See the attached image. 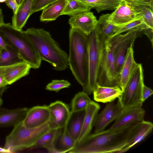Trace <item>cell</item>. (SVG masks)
<instances>
[{
  "label": "cell",
  "instance_id": "cell-1",
  "mask_svg": "<svg viewBox=\"0 0 153 153\" xmlns=\"http://www.w3.org/2000/svg\"><path fill=\"white\" fill-rule=\"evenodd\" d=\"M134 124L90 134L68 153H118L126 146L129 133Z\"/></svg>",
  "mask_w": 153,
  "mask_h": 153
},
{
  "label": "cell",
  "instance_id": "cell-2",
  "mask_svg": "<svg viewBox=\"0 0 153 153\" xmlns=\"http://www.w3.org/2000/svg\"><path fill=\"white\" fill-rule=\"evenodd\" d=\"M68 66L75 79L88 95V36L70 27L69 31Z\"/></svg>",
  "mask_w": 153,
  "mask_h": 153
},
{
  "label": "cell",
  "instance_id": "cell-3",
  "mask_svg": "<svg viewBox=\"0 0 153 153\" xmlns=\"http://www.w3.org/2000/svg\"><path fill=\"white\" fill-rule=\"evenodd\" d=\"M42 60L49 63L58 71L68 68V55L53 39L49 32L42 28L31 27L23 31Z\"/></svg>",
  "mask_w": 153,
  "mask_h": 153
},
{
  "label": "cell",
  "instance_id": "cell-4",
  "mask_svg": "<svg viewBox=\"0 0 153 153\" xmlns=\"http://www.w3.org/2000/svg\"><path fill=\"white\" fill-rule=\"evenodd\" d=\"M0 35L6 45L13 48L31 68L40 67L42 60L23 31L16 29L10 23H4L0 26Z\"/></svg>",
  "mask_w": 153,
  "mask_h": 153
},
{
  "label": "cell",
  "instance_id": "cell-5",
  "mask_svg": "<svg viewBox=\"0 0 153 153\" xmlns=\"http://www.w3.org/2000/svg\"><path fill=\"white\" fill-rule=\"evenodd\" d=\"M23 122L14 126L6 137L4 148L10 153L31 148L44 134L50 129L48 123L38 127L30 128L25 127Z\"/></svg>",
  "mask_w": 153,
  "mask_h": 153
},
{
  "label": "cell",
  "instance_id": "cell-6",
  "mask_svg": "<svg viewBox=\"0 0 153 153\" xmlns=\"http://www.w3.org/2000/svg\"><path fill=\"white\" fill-rule=\"evenodd\" d=\"M88 37V85L92 94L97 83L98 70L106 40L99 33L97 25Z\"/></svg>",
  "mask_w": 153,
  "mask_h": 153
},
{
  "label": "cell",
  "instance_id": "cell-7",
  "mask_svg": "<svg viewBox=\"0 0 153 153\" xmlns=\"http://www.w3.org/2000/svg\"><path fill=\"white\" fill-rule=\"evenodd\" d=\"M144 84L143 67L141 64H138L122 95L118 98V102L123 109L142 106L144 102L142 91Z\"/></svg>",
  "mask_w": 153,
  "mask_h": 153
},
{
  "label": "cell",
  "instance_id": "cell-8",
  "mask_svg": "<svg viewBox=\"0 0 153 153\" xmlns=\"http://www.w3.org/2000/svg\"><path fill=\"white\" fill-rule=\"evenodd\" d=\"M147 27L146 25L130 30L123 34H118L106 40L114 48L115 70L119 74L125 59L128 49L133 46L136 38L141 36L143 30Z\"/></svg>",
  "mask_w": 153,
  "mask_h": 153
},
{
  "label": "cell",
  "instance_id": "cell-9",
  "mask_svg": "<svg viewBox=\"0 0 153 153\" xmlns=\"http://www.w3.org/2000/svg\"><path fill=\"white\" fill-rule=\"evenodd\" d=\"M114 48L106 41L98 70L97 83L104 86L117 85L118 73L114 65Z\"/></svg>",
  "mask_w": 153,
  "mask_h": 153
},
{
  "label": "cell",
  "instance_id": "cell-10",
  "mask_svg": "<svg viewBox=\"0 0 153 153\" xmlns=\"http://www.w3.org/2000/svg\"><path fill=\"white\" fill-rule=\"evenodd\" d=\"M142 6H135L123 0L113 12L109 14L107 21L118 26L125 25L142 16Z\"/></svg>",
  "mask_w": 153,
  "mask_h": 153
},
{
  "label": "cell",
  "instance_id": "cell-11",
  "mask_svg": "<svg viewBox=\"0 0 153 153\" xmlns=\"http://www.w3.org/2000/svg\"><path fill=\"white\" fill-rule=\"evenodd\" d=\"M48 106L50 117L48 123L50 129L64 127L71 114L68 105L61 101H56L51 103Z\"/></svg>",
  "mask_w": 153,
  "mask_h": 153
},
{
  "label": "cell",
  "instance_id": "cell-12",
  "mask_svg": "<svg viewBox=\"0 0 153 153\" xmlns=\"http://www.w3.org/2000/svg\"><path fill=\"white\" fill-rule=\"evenodd\" d=\"M123 110L118 102L116 103L113 101L108 102L103 110L98 113L96 117L93 125L94 133L104 130L110 123L118 117Z\"/></svg>",
  "mask_w": 153,
  "mask_h": 153
},
{
  "label": "cell",
  "instance_id": "cell-13",
  "mask_svg": "<svg viewBox=\"0 0 153 153\" xmlns=\"http://www.w3.org/2000/svg\"><path fill=\"white\" fill-rule=\"evenodd\" d=\"M153 128V123L144 120L134 124L129 133L126 146L118 153L127 151L134 145L144 140L152 132Z\"/></svg>",
  "mask_w": 153,
  "mask_h": 153
},
{
  "label": "cell",
  "instance_id": "cell-14",
  "mask_svg": "<svg viewBox=\"0 0 153 153\" xmlns=\"http://www.w3.org/2000/svg\"><path fill=\"white\" fill-rule=\"evenodd\" d=\"M145 111L142 106H135L123 109L109 128L115 129L135 124L144 120Z\"/></svg>",
  "mask_w": 153,
  "mask_h": 153
},
{
  "label": "cell",
  "instance_id": "cell-15",
  "mask_svg": "<svg viewBox=\"0 0 153 153\" xmlns=\"http://www.w3.org/2000/svg\"><path fill=\"white\" fill-rule=\"evenodd\" d=\"M68 22L71 27L78 30L88 36L95 29L98 22L93 13L89 11L71 16Z\"/></svg>",
  "mask_w": 153,
  "mask_h": 153
},
{
  "label": "cell",
  "instance_id": "cell-16",
  "mask_svg": "<svg viewBox=\"0 0 153 153\" xmlns=\"http://www.w3.org/2000/svg\"><path fill=\"white\" fill-rule=\"evenodd\" d=\"M50 117L48 106H36L29 108L23 123L27 128H37L48 123Z\"/></svg>",
  "mask_w": 153,
  "mask_h": 153
},
{
  "label": "cell",
  "instance_id": "cell-17",
  "mask_svg": "<svg viewBox=\"0 0 153 153\" xmlns=\"http://www.w3.org/2000/svg\"><path fill=\"white\" fill-rule=\"evenodd\" d=\"M31 68L29 64L24 62L0 66V74L8 85H11L21 78L27 75Z\"/></svg>",
  "mask_w": 153,
  "mask_h": 153
},
{
  "label": "cell",
  "instance_id": "cell-18",
  "mask_svg": "<svg viewBox=\"0 0 153 153\" xmlns=\"http://www.w3.org/2000/svg\"><path fill=\"white\" fill-rule=\"evenodd\" d=\"M138 65L134 58L132 46L128 49L125 59L118 74L117 85L123 91Z\"/></svg>",
  "mask_w": 153,
  "mask_h": 153
},
{
  "label": "cell",
  "instance_id": "cell-19",
  "mask_svg": "<svg viewBox=\"0 0 153 153\" xmlns=\"http://www.w3.org/2000/svg\"><path fill=\"white\" fill-rule=\"evenodd\" d=\"M29 108L9 109L0 107V128L14 126L22 122Z\"/></svg>",
  "mask_w": 153,
  "mask_h": 153
},
{
  "label": "cell",
  "instance_id": "cell-20",
  "mask_svg": "<svg viewBox=\"0 0 153 153\" xmlns=\"http://www.w3.org/2000/svg\"><path fill=\"white\" fill-rule=\"evenodd\" d=\"M123 92L118 85L104 86L97 83L93 93L94 99L95 101L105 103L113 102L120 97Z\"/></svg>",
  "mask_w": 153,
  "mask_h": 153
},
{
  "label": "cell",
  "instance_id": "cell-21",
  "mask_svg": "<svg viewBox=\"0 0 153 153\" xmlns=\"http://www.w3.org/2000/svg\"><path fill=\"white\" fill-rule=\"evenodd\" d=\"M100 108L99 104L94 101L91 100L88 104L85 109L82 126L77 144L82 141L90 134Z\"/></svg>",
  "mask_w": 153,
  "mask_h": 153
},
{
  "label": "cell",
  "instance_id": "cell-22",
  "mask_svg": "<svg viewBox=\"0 0 153 153\" xmlns=\"http://www.w3.org/2000/svg\"><path fill=\"white\" fill-rule=\"evenodd\" d=\"M33 1V0H22L12 18V25L14 27L22 30L31 15Z\"/></svg>",
  "mask_w": 153,
  "mask_h": 153
},
{
  "label": "cell",
  "instance_id": "cell-23",
  "mask_svg": "<svg viewBox=\"0 0 153 153\" xmlns=\"http://www.w3.org/2000/svg\"><path fill=\"white\" fill-rule=\"evenodd\" d=\"M85 113V110L71 112L65 126L71 136L77 142L82 128Z\"/></svg>",
  "mask_w": 153,
  "mask_h": 153
},
{
  "label": "cell",
  "instance_id": "cell-24",
  "mask_svg": "<svg viewBox=\"0 0 153 153\" xmlns=\"http://www.w3.org/2000/svg\"><path fill=\"white\" fill-rule=\"evenodd\" d=\"M62 128L50 129L44 134L30 148H44L54 153L55 144Z\"/></svg>",
  "mask_w": 153,
  "mask_h": 153
},
{
  "label": "cell",
  "instance_id": "cell-25",
  "mask_svg": "<svg viewBox=\"0 0 153 153\" xmlns=\"http://www.w3.org/2000/svg\"><path fill=\"white\" fill-rule=\"evenodd\" d=\"M68 0H58L42 9L40 16L41 22H49L55 20L61 15Z\"/></svg>",
  "mask_w": 153,
  "mask_h": 153
},
{
  "label": "cell",
  "instance_id": "cell-26",
  "mask_svg": "<svg viewBox=\"0 0 153 153\" xmlns=\"http://www.w3.org/2000/svg\"><path fill=\"white\" fill-rule=\"evenodd\" d=\"M76 145V142L69 134L65 126L56 141L54 153L68 152Z\"/></svg>",
  "mask_w": 153,
  "mask_h": 153
},
{
  "label": "cell",
  "instance_id": "cell-27",
  "mask_svg": "<svg viewBox=\"0 0 153 153\" xmlns=\"http://www.w3.org/2000/svg\"><path fill=\"white\" fill-rule=\"evenodd\" d=\"M95 9L98 13L105 10H115L123 0H78Z\"/></svg>",
  "mask_w": 153,
  "mask_h": 153
},
{
  "label": "cell",
  "instance_id": "cell-28",
  "mask_svg": "<svg viewBox=\"0 0 153 153\" xmlns=\"http://www.w3.org/2000/svg\"><path fill=\"white\" fill-rule=\"evenodd\" d=\"M91 9L78 0H68L61 15L71 16L81 13L90 11Z\"/></svg>",
  "mask_w": 153,
  "mask_h": 153
},
{
  "label": "cell",
  "instance_id": "cell-29",
  "mask_svg": "<svg viewBox=\"0 0 153 153\" xmlns=\"http://www.w3.org/2000/svg\"><path fill=\"white\" fill-rule=\"evenodd\" d=\"M24 61L18 54L7 45L6 50L1 48L0 51V66L12 65Z\"/></svg>",
  "mask_w": 153,
  "mask_h": 153
},
{
  "label": "cell",
  "instance_id": "cell-30",
  "mask_svg": "<svg viewBox=\"0 0 153 153\" xmlns=\"http://www.w3.org/2000/svg\"><path fill=\"white\" fill-rule=\"evenodd\" d=\"M109 15V13L102 14L98 20L99 33L106 40L114 34L119 27L108 22L107 19Z\"/></svg>",
  "mask_w": 153,
  "mask_h": 153
},
{
  "label": "cell",
  "instance_id": "cell-31",
  "mask_svg": "<svg viewBox=\"0 0 153 153\" xmlns=\"http://www.w3.org/2000/svg\"><path fill=\"white\" fill-rule=\"evenodd\" d=\"M91 101L88 95L82 91L77 93L71 102V112H76L85 110Z\"/></svg>",
  "mask_w": 153,
  "mask_h": 153
},
{
  "label": "cell",
  "instance_id": "cell-32",
  "mask_svg": "<svg viewBox=\"0 0 153 153\" xmlns=\"http://www.w3.org/2000/svg\"><path fill=\"white\" fill-rule=\"evenodd\" d=\"M144 24L145 23L142 16L139 18L125 25L119 26L116 30L115 33L110 39L123 32L128 31L140 27Z\"/></svg>",
  "mask_w": 153,
  "mask_h": 153
},
{
  "label": "cell",
  "instance_id": "cell-33",
  "mask_svg": "<svg viewBox=\"0 0 153 153\" xmlns=\"http://www.w3.org/2000/svg\"><path fill=\"white\" fill-rule=\"evenodd\" d=\"M71 85V83L66 80H53L47 85L45 89L47 90L58 92L62 89L69 88Z\"/></svg>",
  "mask_w": 153,
  "mask_h": 153
},
{
  "label": "cell",
  "instance_id": "cell-34",
  "mask_svg": "<svg viewBox=\"0 0 153 153\" xmlns=\"http://www.w3.org/2000/svg\"><path fill=\"white\" fill-rule=\"evenodd\" d=\"M153 8L147 6L141 7V15L144 22L147 26L153 30Z\"/></svg>",
  "mask_w": 153,
  "mask_h": 153
},
{
  "label": "cell",
  "instance_id": "cell-35",
  "mask_svg": "<svg viewBox=\"0 0 153 153\" xmlns=\"http://www.w3.org/2000/svg\"><path fill=\"white\" fill-rule=\"evenodd\" d=\"M58 0H33L31 15L40 11L52 3Z\"/></svg>",
  "mask_w": 153,
  "mask_h": 153
},
{
  "label": "cell",
  "instance_id": "cell-36",
  "mask_svg": "<svg viewBox=\"0 0 153 153\" xmlns=\"http://www.w3.org/2000/svg\"><path fill=\"white\" fill-rule=\"evenodd\" d=\"M137 6H147L153 8V0H125Z\"/></svg>",
  "mask_w": 153,
  "mask_h": 153
},
{
  "label": "cell",
  "instance_id": "cell-37",
  "mask_svg": "<svg viewBox=\"0 0 153 153\" xmlns=\"http://www.w3.org/2000/svg\"><path fill=\"white\" fill-rule=\"evenodd\" d=\"M153 94V90L150 88L147 87L144 84L143 88L142 97L144 102Z\"/></svg>",
  "mask_w": 153,
  "mask_h": 153
},
{
  "label": "cell",
  "instance_id": "cell-38",
  "mask_svg": "<svg viewBox=\"0 0 153 153\" xmlns=\"http://www.w3.org/2000/svg\"><path fill=\"white\" fill-rule=\"evenodd\" d=\"M5 2L6 5L13 10V14L15 13L18 7L15 0H7Z\"/></svg>",
  "mask_w": 153,
  "mask_h": 153
},
{
  "label": "cell",
  "instance_id": "cell-39",
  "mask_svg": "<svg viewBox=\"0 0 153 153\" xmlns=\"http://www.w3.org/2000/svg\"><path fill=\"white\" fill-rule=\"evenodd\" d=\"M153 30L148 27L144 29L143 31V33L146 35L150 39L153 46Z\"/></svg>",
  "mask_w": 153,
  "mask_h": 153
},
{
  "label": "cell",
  "instance_id": "cell-40",
  "mask_svg": "<svg viewBox=\"0 0 153 153\" xmlns=\"http://www.w3.org/2000/svg\"><path fill=\"white\" fill-rule=\"evenodd\" d=\"M7 45L4 41L0 35V47L2 49L6 50Z\"/></svg>",
  "mask_w": 153,
  "mask_h": 153
},
{
  "label": "cell",
  "instance_id": "cell-41",
  "mask_svg": "<svg viewBox=\"0 0 153 153\" xmlns=\"http://www.w3.org/2000/svg\"><path fill=\"white\" fill-rule=\"evenodd\" d=\"M0 152L1 153H10L8 150L5 149L4 148H2L0 147Z\"/></svg>",
  "mask_w": 153,
  "mask_h": 153
},
{
  "label": "cell",
  "instance_id": "cell-42",
  "mask_svg": "<svg viewBox=\"0 0 153 153\" xmlns=\"http://www.w3.org/2000/svg\"><path fill=\"white\" fill-rule=\"evenodd\" d=\"M4 23L2 13L0 14V26Z\"/></svg>",
  "mask_w": 153,
  "mask_h": 153
},
{
  "label": "cell",
  "instance_id": "cell-43",
  "mask_svg": "<svg viewBox=\"0 0 153 153\" xmlns=\"http://www.w3.org/2000/svg\"><path fill=\"white\" fill-rule=\"evenodd\" d=\"M15 1L17 4L19 6V5L20 4L22 0H15Z\"/></svg>",
  "mask_w": 153,
  "mask_h": 153
},
{
  "label": "cell",
  "instance_id": "cell-44",
  "mask_svg": "<svg viewBox=\"0 0 153 153\" xmlns=\"http://www.w3.org/2000/svg\"><path fill=\"white\" fill-rule=\"evenodd\" d=\"M3 102V101L1 98H0V107L2 105Z\"/></svg>",
  "mask_w": 153,
  "mask_h": 153
},
{
  "label": "cell",
  "instance_id": "cell-45",
  "mask_svg": "<svg viewBox=\"0 0 153 153\" xmlns=\"http://www.w3.org/2000/svg\"><path fill=\"white\" fill-rule=\"evenodd\" d=\"M7 0H0V2H3Z\"/></svg>",
  "mask_w": 153,
  "mask_h": 153
},
{
  "label": "cell",
  "instance_id": "cell-46",
  "mask_svg": "<svg viewBox=\"0 0 153 153\" xmlns=\"http://www.w3.org/2000/svg\"><path fill=\"white\" fill-rule=\"evenodd\" d=\"M2 13V10H1V8H0V14H1Z\"/></svg>",
  "mask_w": 153,
  "mask_h": 153
},
{
  "label": "cell",
  "instance_id": "cell-47",
  "mask_svg": "<svg viewBox=\"0 0 153 153\" xmlns=\"http://www.w3.org/2000/svg\"><path fill=\"white\" fill-rule=\"evenodd\" d=\"M1 48L0 47V51H1Z\"/></svg>",
  "mask_w": 153,
  "mask_h": 153
}]
</instances>
